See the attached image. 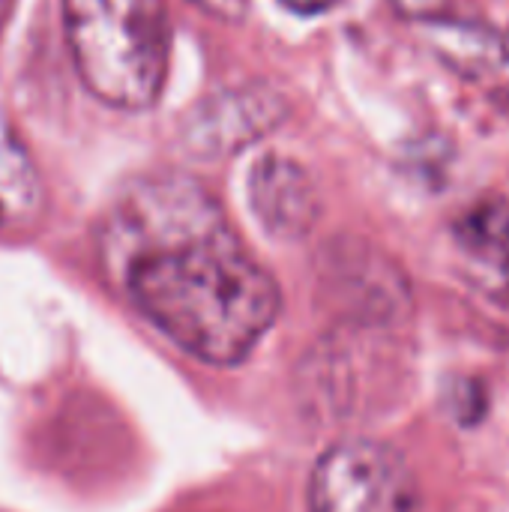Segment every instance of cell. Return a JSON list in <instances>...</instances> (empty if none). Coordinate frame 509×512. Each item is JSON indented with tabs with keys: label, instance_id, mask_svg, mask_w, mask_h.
Returning <instances> with one entry per match:
<instances>
[{
	"label": "cell",
	"instance_id": "6da1fadb",
	"mask_svg": "<svg viewBox=\"0 0 509 512\" xmlns=\"http://www.w3.org/2000/svg\"><path fill=\"white\" fill-rule=\"evenodd\" d=\"M99 258L162 336L210 366L243 363L282 309L276 279L186 174L129 183L99 228Z\"/></svg>",
	"mask_w": 509,
	"mask_h": 512
},
{
	"label": "cell",
	"instance_id": "7a4b0ae2",
	"mask_svg": "<svg viewBox=\"0 0 509 512\" xmlns=\"http://www.w3.org/2000/svg\"><path fill=\"white\" fill-rule=\"evenodd\" d=\"M60 12L72 66L90 96L120 111L159 102L171 57L159 0H63Z\"/></svg>",
	"mask_w": 509,
	"mask_h": 512
},
{
	"label": "cell",
	"instance_id": "3957f363",
	"mask_svg": "<svg viewBox=\"0 0 509 512\" xmlns=\"http://www.w3.org/2000/svg\"><path fill=\"white\" fill-rule=\"evenodd\" d=\"M312 512H423V495L408 459L381 441L333 444L312 468Z\"/></svg>",
	"mask_w": 509,
	"mask_h": 512
},
{
	"label": "cell",
	"instance_id": "277c9868",
	"mask_svg": "<svg viewBox=\"0 0 509 512\" xmlns=\"http://www.w3.org/2000/svg\"><path fill=\"white\" fill-rule=\"evenodd\" d=\"M321 294L339 318L357 327H387L408 318L411 291L402 270L360 240H336L321 261Z\"/></svg>",
	"mask_w": 509,
	"mask_h": 512
},
{
	"label": "cell",
	"instance_id": "5b68a950",
	"mask_svg": "<svg viewBox=\"0 0 509 512\" xmlns=\"http://www.w3.org/2000/svg\"><path fill=\"white\" fill-rule=\"evenodd\" d=\"M288 102L267 84H237L198 102L183 123V144L198 159H225L267 138L288 120Z\"/></svg>",
	"mask_w": 509,
	"mask_h": 512
},
{
	"label": "cell",
	"instance_id": "8992f818",
	"mask_svg": "<svg viewBox=\"0 0 509 512\" xmlns=\"http://www.w3.org/2000/svg\"><path fill=\"white\" fill-rule=\"evenodd\" d=\"M249 207L258 225L276 240H303L318 222L321 204L309 171L282 153H264L246 183Z\"/></svg>",
	"mask_w": 509,
	"mask_h": 512
},
{
	"label": "cell",
	"instance_id": "52a82bcc",
	"mask_svg": "<svg viewBox=\"0 0 509 512\" xmlns=\"http://www.w3.org/2000/svg\"><path fill=\"white\" fill-rule=\"evenodd\" d=\"M45 213L39 168L0 108V240L27 237Z\"/></svg>",
	"mask_w": 509,
	"mask_h": 512
},
{
	"label": "cell",
	"instance_id": "ba28073f",
	"mask_svg": "<svg viewBox=\"0 0 509 512\" xmlns=\"http://www.w3.org/2000/svg\"><path fill=\"white\" fill-rule=\"evenodd\" d=\"M456 240L477 261L509 270V204L480 201L456 222Z\"/></svg>",
	"mask_w": 509,
	"mask_h": 512
},
{
	"label": "cell",
	"instance_id": "9c48e42d",
	"mask_svg": "<svg viewBox=\"0 0 509 512\" xmlns=\"http://www.w3.org/2000/svg\"><path fill=\"white\" fill-rule=\"evenodd\" d=\"M450 414L459 423H477L486 414V390L474 381H456L453 390L447 393Z\"/></svg>",
	"mask_w": 509,
	"mask_h": 512
},
{
	"label": "cell",
	"instance_id": "30bf717a",
	"mask_svg": "<svg viewBox=\"0 0 509 512\" xmlns=\"http://www.w3.org/2000/svg\"><path fill=\"white\" fill-rule=\"evenodd\" d=\"M390 3L399 15L411 21H423V24L441 21L447 12V0H390Z\"/></svg>",
	"mask_w": 509,
	"mask_h": 512
},
{
	"label": "cell",
	"instance_id": "8fae6325",
	"mask_svg": "<svg viewBox=\"0 0 509 512\" xmlns=\"http://www.w3.org/2000/svg\"><path fill=\"white\" fill-rule=\"evenodd\" d=\"M189 3H198L210 15H219V18H228V21H237L246 12V0H189Z\"/></svg>",
	"mask_w": 509,
	"mask_h": 512
},
{
	"label": "cell",
	"instance_id": "7c38bea8",
	"mask_svg": "<svg viewBox=\"0 0 509 512\" xmlns=\"http://www.w3.org/2000/svg\"><path fill=\"white\" fill-rule=\"evenodd\" d=\"M285 9H291L294 15H324L330 12L339 0H279Z\"/></svg>",
	"mask_w": 509,
	"mask_h": 512
},
{
	"label": "cell",
	"instance_id": "4fadbf2b",
	"mask_svg": "<svg viewBox=\"0 0 509 512\" xmlns=\"http://www.w3.org/2000/svg\"><path fill=\"white\" fill-rule=\"evenodd\" d=\"M12 6H15V0H0V33H3V27H6V21L12 15Z\"/></svg>",
	"mask_w": 509,
	"mask_h": 512
},
{
	"label": "cell",
	"instance_id": "5bb4252c",
	"mask_svg": "<svg viewBox=\"0 0 509 512\" xmlns=\"http://www.w3.org/2000/svg\"><path fill=\"white\" fill-rule=\"evenodd\" d=\"M501 57H504V60L509 63V36H504V39H501Z\"/></svg>",
	"mask_w": 509,
	"mask_h": 512
}]
</instances>
